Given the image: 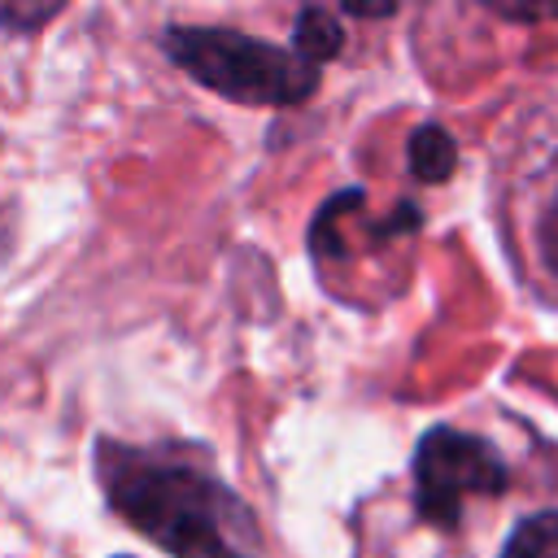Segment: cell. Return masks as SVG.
Masks as SVG:
<instances>
[{
	"mask_svg": "<svg viewBox=\"0 0 558 558\" xmlns=\"http://www.w3.org/2000/svg\"><path fill=\"white\" fill-rule=\"evenodd\" d=\"M96 475L113 514L174 558H262L253 510L201 453L96 440Z\"/></svg>",
	"mask_w": 558,
	"mask_h": 558,
	"instance_id": "1",
	"label": "cell"
},
{
	"mask_svg": "<svg viewBox=\"0 0 558 558\" xmlns=\"http://www.w3.org/2000/svg\"><path fill=\"white\" fill-rule=\"evenodd\" d=\"M493 222L519 288L558 310V87L514 118L493 157Z\"/></svg>",
	"mask_w": 558,
	"mask_h": 558,
	"instance_id": "2",
	"label": "cell"
},
{
	"mask_svg": "<svg viewBox=\"0 0 558 558\" xmlns=\"http://www.w3.org/2000/svg\"><path fill=\"white\" fill-rule=\"evenodd\" d=\"M161 52L209 92L240 105H301L318 87V65L296 48L262 44L222 26H166Z\"/></svg>",
	"mask_w": 558,
	"mask_h": 558,
	"instance_id": "3",
	"label": "cell"
},
{
	"mask_svg": "<svg viewBox=\"0 0 558 558\" xmlns=\"http://www.w3.org/2000/svg\"><path fill=\"white\" fill-rule=\"evenodd\" d=\"M506 484L510 466L475 432L436 423L414 445V506L436 527H453L471 497H497Z\"/></svg>",
	"mask_w": 558,
	"mask_h": 558,
	"instance_id": "4",
	"label": "cell"
},
{
	"mask_svg": "<svg viewBox=\"0 0 558 558\" xmlns=\"http://www.w3.org/2000/svg\"><path fill=\"white\" fill-rule=\"evenodd\" d=\"M405 161H410V174H414V179L440 183V179H449V170H453V161H458V144H453V135H449L445 126L427 122V126L414 131V140H410V148H405Z\"/></svg>",
	"mask_w": 558,
	"mask_h": 558,
	"instance_id": "5",
	"label": "cell"
},
{
	"mask_svg": "<svg viewBox=\"0 0 558 558\" xmlns=\"http://www.w3.org/2000/svg\"><path fill=\"white\" fill-rule=\"evenodd\" d=\"M292 48L310 65H323V61H331L344 48V31H340V22L327 9H301L296 13V39H292Z\"/></svg>",
	"mask_w": 558,
	"mask_h": 558,
	"instance_id": "6",
	"label": "cell"
},
{
	"mask_svg": "<svg viewBox=\"0 0 558 558\" xmlns=\"http://www.w3.org/2000/svg\"><path fill=\"white\" fill-rule=\"evenodd\" d=\"M497 558H558V510L527 514L501 545Z\"/></svg>",
	"mask_w": 558,
	"mask_h": 558,
	"instance_id": "7",
	"label": "cell"
}]
</instances>
